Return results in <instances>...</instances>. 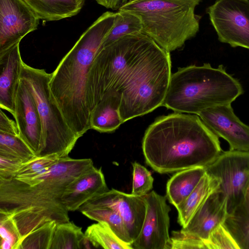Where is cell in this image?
Listing matches in <instances>:
<instances>
[{
	"label": "cell",
	"mask_w": 249,
	"mask_h": 249,
	"mask_svg": "<svg viewBox=\"0 0 249 249\" xmlns=\"http://www.w3.org/2000/svg\"><path fill=\"white\" fill-rule=\"evenodd\" d=\"M219 181L206 172L190 195L176 208L178 212V222L185 226L206 199L219 189Z\"/></svg>",
	"instance_id": "cell-21"
},
{
	"label": "cell",
	"mask_w": 249,
	"mask_h": 249,
	"mask_svg": "<svg viewBox=\"0 0 249 249\" xmlns=\"http://www.w3.org/2000/svg\"><path fill=\"white\" fill-rule=\"evenodd\" d=\"M201 0H129L119 10L141 19L142 32L170 53L182 47L199 29L195 14Z\"/></svg>",
	"instance_id": "cell-6"
},
{
	"label": "cell",
	"mask_w": 249,
	"mask_h": 249,
	"mask_svg": "<svg viewBox=\"0 0 249 249\" xmlns=\"http://www.w3.org/2000/svg\"><path fill=\"white\" fill-rule=\"evenodd\" d=\"M228 214L227 198L219 189L206 199L180 231L204 242L211 232L224 222Z\"/></svg>",
	"instance_id": "cell-15"
},
{
	"label": "cell",
	"mask_w": 249,
	"mask_h": 249,
	"mask_svg": "<svg viewBox=\"0 0 249 249\" xmlns=\"http://www.w3.org/2000/svg\"><path fill=\"white\" fill-rule=\"evenodd\" d=\"M205 169L219 181V190L227 198L228 213L244 201L249 186V152L222 151Z\"/></svg>",
	"instance_id": "cell-8"
},
{
	"label": "cell",
	"mask_w": 249,
	"mask_h": 249,
	"mask_svg": "<svg viewBox=\"0 0 249 249\" xmlns=\"http://www.w3.org/2000/svg\"><path fill=\"white\" fill-rule=\"evenodd\" d=\"M13 116L20 137L38 156L42 136L40 117L34 96L20 79L15 97Z\"/></svg>",
	"instance_id": "cell-14"
},
{
	"label": "cell",
	"mask_w": 249,
	"mask_h": 249,
	"mask_svg": "<svg viewBox=\"0 0 249 249\" xmlns=\"http://www.w3.org/2000/svg\"><path fill=\"white\" fill-rule=\"evenodd\" d=\"M89 243L96 248L133 249L132 245L122 240L106 222H98L89 226L84 233Z\"/></svg>",
	"instance_id": "cell-24"
},
{
	"label": "cell",
	"mask_w": 249,
	"mask_h": 249,
	"mask_svg": "<svg viewBox=\"0 0 249 249\" xmlns=\"http://www.w3.org/2000/svg\"><path fill=\"white\" fill-rule=\"evenodd\" d=\"M223 224L239 249H249V204L246 199L228 213Z\"/></svg>",
	"instance_id": "cell-22"
},
{
	"label": "cell",
	"mask_w": 249,
	"mask_h": 249,
	"mask_svg": "<svg viewBox=\"0 0 249 249\" xmlns=\"http://www.w3.org/2000/svg\"><path fill=\"white\" fill-rule=\"evenodd\" d=\"M99 5L112 10H118L129 0H95Z\"/></svg>",
	"instance_id": "cell-35"
},
{
	"label": "cell",
	"mask_w": 249,
	"mask_h": 249,
	"mask_svg": "<svg viewBox=\"0 0 249 249\" xmlns=\"http://www.w3.org/2000/svg\"><path fill=\"white\" fill-rule=\"evenodd\" d=\"M51 74L22 62L20 79L35 98L41 122V147L38 156L57 154L63 158L69 156L79 138L70 128L53 100L49 86Z\"/></svg>",
	"instance_id": "cell-7"
},
{
	"label": "cell",
	"mask_w": 249,
	"mask_h": 249,
	"mask_svg": "<svg viewBox=\"0 0 249 249\" xmlns=\"http://www.w3.org/2000/svg\"><path fill=\"white\" fill-rule=\"evenodd\" d=\"M142 24L138 16L128 11L118 10L113 27L105 38L103 47L126 35L142 33Z\"/></svg>",
	"instance_id": "cell-25"
},
{
	"label": "cell",
	"mask_w": 249,
	"mask_h": 249,
	"mask_svg": "<svg viewBox=\"0 0 249 249\" xmlns=\"http://www.w3.org/2000/svg\"><path fill=\"white\" fill-rule=\"evenodd\" d=\"M142 149L146 163L160 174L205 168L223 151L219 138L198 115L176 112L148 126Z\"/></svg>",
	"instance_id": "cell-3"
},
{
	"label": "cell",
	"mask_w": 249,
	"mask_h": 249,
	"mask_svg": "<svg viewBox=\"0 0 249 249\" xmlns=\"http://www.w3.org/2000/svg\"><path fill=\"white\" fill-rule=\"evenodd\" d=\"M204 243L207 249H239L223 223L211 232Z\"/></svg>",
	"instance_id": "cell-32"
},
{
	"label": "cell",
	"mask_w": 249,
	"mask_h": 249,
	"mask_svg": "<svg viewBox=\"0 0 249 249\" xmlns=\"http://www.w3.org/2000/svg\"><path fill=\"white\" fill-rule=\"evenodd\" d=\"M108 190L101 168L93 166L67 187L61 201L68 211H75L85 203Z\"/></svg>",
	"instance_id": "cell-16"
},
{
	"label": "cell",
	"mask_w": 249,
	"mask_h": 249,
	"mask_svg": "<svg viewBox=\"0 0 249 249\" xmlns=\"http://www.w3.org/2000/svg\"><path fill=\"white\" fill-rule=\"evenodd\" d=\"M95 207H109L117 211L133 244L141 231L146 214V203L143 196L112 189L85 203L78 210L81 212Z\"/></svg>",
	"instance_id": "cell-11"
},
{
	"label": "cell",
	"mask_w": 249,
	"mask_h": 249,
	"mask_svg": "<svg viewBox=\"0 0 249 249\" xmlns=\"http://www.w3.org/2000/svg\"><path fill=\"white\" fill-rule=\"evenodd\" d=\"M23 162L10 157L0 155V179L14 178Z\"/></svg>",
	"instance_id": "cell-34"
},
{
	"label": "cell",
	"mask_w": 249,
	"mask_h": 249,
	"mask_svg": "<svg viewBox=\"0 0 249 249\" xmlns=\"http://www.w3.org/2000/svg\"><path fill=\"white\" fill-rule=\"evenodd\" d=\"M146 211L141 231L132 244L136 249H170V206L166 196L153 191L143 196Z\"/></svg>",
	"instance_id": "cell-10"
},
{
	"label": "cell",
	"mask_w": 249,
	"mask_h": 249,
	"mask_svg": "<svg viewBox=\"0 0 249 249\" xmlns=\"http://www.w3.org/2000/svg\"><path fill=\"white\" fill-rule=\"evenodd\" d=\"M81 213L91 220L107 222L119 238L132 245L121 215L114 209L109 207H95Z\"/></svg>",
	"instance_id": "cell-27"
},
{
	"label": "cell",
	"mask_w": 249,
	"mask_h": 249,
	"mask_svg": "<svg viewBox=\"0 0 249 249\" xmlns=\"http://www.w3.org/2000/svg\"><path fill=\"white\" fill-rule=\"evenodd\" d=\"M243 91L240 82L222 65H190L179 68L171 75L162 106L198 115L211 107L231 104Z\"/></svg>",
	"instance_id": "cell-5"
},
{
	"label": "cell",
	"mask_w": 249,
	"mask_h": 249,
	"mask_svg": "<svg viewBox=\"0 0 249 249\" xmlns=\"http://www.w3.org/2000/svg\"><path fill=\"white\" fill-rule=\"evenodd\" d=\"M245 199L249 204V186L247 190Z\"/></svg>",
	"instance_id": "cell-36"
},
{
	"label": "cell",
	"mask_w": 249,
	"mask_h": 249,
	"mask_svg": "<svg viewBox=\"0 0 249 249\" xmlns=\"http://www.w3.org/2000/svg\"><path fill=\"white\" fill-rule=\"evenodd\" d=\"M207 12L220 42L249 50V0H216Z\"/></svg>",
	"instance_id": "cell-9"
},
{
	"label": "cell",
	"mask_w": 249,
	"mask_h": 249,
	"mask_svg": "<svg viewBox=\"0 0 249 249\" xmlns=\"http://www.w3.org/2000/svg\"><path fill=\"white\" fill-rule=\"evenodd\" d=\"M60 158L57 154L36 156L23 162L14 178L26 179L41 175L49 170Z\"/></svg>",
	"instance_id": "cell-29"
},
{
	"label": "cell",
	"mask_w": 249,
	"mask_h": 249,
	"mask_svg": "<svg viewBox=\"0 0 249 249\" xmlns=\"http://www.w3.org/2000/svg\"><path fill=\"white\" fill-rule=\"evenodd\" d=\"M93 166L90 159L67 156L36 177L0 179V213L12 217L21 239L47 222L70 221L61 197L74 180Z\"/></svg>",
	"instance_id": "cell-2"
},
{
	"label": "cell",
	"mask_w": 249,
	"mask_h": 249,
	"mask_svg": "<svg viewBox=\"0 0 249 249\" xmlns=\"http://www.w3.org/2000/svg\"><path fill=\"white\" fill-rule=\"evenodd\" d=\"M170 237V249H205L204 241L189 236L179 231L172 232Z\"/></svg>",
	"instance_id": "cell-33"
},
{
	"label": "cell",
	"mask_w": 249,
	"mask_h": 249,
	"mask_svg": "<svg viewBox=\"0 0 249 249\" xmlns=\"http://www.w3.org/2000/svg\"><path fill=\"white\" fill-rule=\"evenodd\" d=\"M170 53L143 33L103 47L90 66L88 91L91 111L107 94L121 96L123 123L162 106L171 78Z\"/></svg>",
	"instance_id": "cell-1"
},
{
	"label": "cell",
	"mask_w": 249,
	"mask_h": 249,
	"mask_svg": "<svg viewBox=\"0 0 249 249\" xmlns=\"http://www.w3.org/2000/svg\"><path fill=\"white\" fill-rule=\"evenodd\" d=\"M0 155L26 162L36 155L18 133L0 131Z\"/></svg>",
	"instance_id": "cell-26"
},
{
	"label": "cell",
	"mask_w": 249,
	"mask_h": 249,
	"mask_svg": "<svg viewBox=\"0 0 249 249\" xmlns=\"http://www.w3.org/2000/svg\"><path fill=\"white\" fill-rule=\"evenodd\" d=\"M198 115L215 135L228 142L230 150L249 152V126L236 116L231 104L208 108Z\"/></svg>",
	"instance_id": "cell-13"
},
{
	"label": "cell",
	"mask_w": 249,
	"mask_h": 249,
	"mask_svg": "<svg viewBox=\"0 0 249 249\" xmlns=\"http://www.w3.org/2000/svg\"><path fill=\"white\" fill-rule=\"evenodd\" d=\"M116 12L101 15L81 35L51 74L53 100L67 124L79 138L90 129L91 108L88 91L91 64L112 29Z\"/></svg>",
	"instance_id": "cell-4"
},
{
	"label": "cell",
	"mask_w": 249,
	"mask_h": 249,
	"mask_svg": "<svg viewBox=\"0 0 249 249\" xmlns=\"http://www.w3.org/2000/svg\"><path fill=\"white\" fill-rule=\"evenodd\" d=\"M82 228L72 222L57 224L51 249H74L90 248Z\"/></svg>",
	"instance_id": "cell-23"
},
{
	"label": "cell",
	"mask_w": 249,
	"mask_h": 249,
	"mask_svg": "<svg viewBox=\"0 0 249 249\" xmlns=\"http://www.w3.org/2000/svg\"><path fill=\"white\" fill-rule=\"evenodd\" d=\"M40 20L56 21L72 17L82 9L84 0H22Z\"/></svg>",
	"instance_id": "cell-19"
},
{
	"label": "cell",
	"mask_w": 249,
	"mask_h": 249,
	"mask_svg": "<svg viewBox=\"0 0 249 249\" xmlns=\"http://www.w3.org/2000/svg\"><path fill=\"white\" fill-rule=\"evenodd\" d=\"M0 249H17L21 237L12 217L0 213Z\"/></svg>",
	"instance_id": "cell-30"
},
{
	"label": "cell",
	"mask_w": 249,
	"mask_h": 249,
	"mask_svg": "<svg viewBox=\"0 0 249 249\" xmlns=\"http://www.w3.org/2000/svg\"><path fill=\"white\" fill-rule=\"evenodd\" d=\"M133 179L131 194L143 196L152 189L154 178L151 173L139 163H132Z\"/></svg>",
	"instance_id": "cell-31"
},
{
	"label": "cell",
	"mask_w": 249,
	"mask_h": 249,
	"mask_svg": "<svg viewBox=\"0 0 249 249\" xmlns=\"http://www.w3.org/2000/svg\"><path fill=\"white\" fill-rule=\"evenodd\" d=\"M121 96L116 92L106 94L92 109L90 129L101 133L114 131L124 123L120 113Z\"/></svg>",
	"instance_id": "cell-18"
},
{
	"label": "cell",
	"mask_w": 249,
	"mask_h": 249,
	"mask_svg": "<svg viewBox=\"0 0 249 249\" xmlns=\"http://www.w3.org/2000/svg\"><path fill=\"white\" fill-rule=\"evenodd\" d=\"M57 224L50 221L33 231L21 239L17 249H50Z\"/></svg>",
	"instance_id": "cell-28"
},
{
	"label": "cell",
	"mask_w": 249,
	"mask_h": 249,
	"mask_svg": "<svg viewBox=\"0 0 249 249\" xmlns=\"http://www.w3.org/2000/svg\"><path fill=\"white\" fill-rule=\"evenodd\" d=\"M19 43L0 53V107L15 113V100L22 60Z\"/></svg>",
	"instance_id": "cell-17"
},
{
	"label": "cell",
	"mask_w": 249,
	"mask_h": 249,
	"mask_svg": "<svg viewBox=\"0 0 249 249\" xmlns=\"http://www.w3.org/2000/svg\"><path fill=\"white\" fill-rule=\"evenodd\" d=\"M206 173L203 167L188 168L176 172L168 181L166 198L175 207L193 191Z\"/></svg>",
	"instance_id": "cell-20"
},
{
	"label": "cell",
	"mask_w": 249,
	"mask_h": 249,
	"mask_svg": "<svg viewBox=\"0 0 249 249\" xmlns=\"http://www.w3.org/2000/svg\"><path fill=\"white\" fill-rule=\"evenodd\" d=\"M39 20L22 0H0V53L36 30Z\"/></svg>",
	"instance_id": "cell-12"
}]
</instances>
